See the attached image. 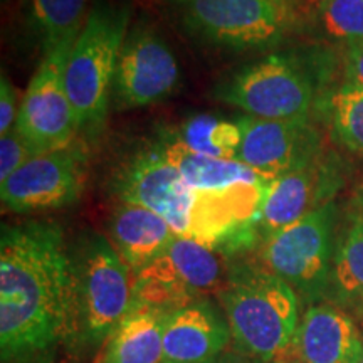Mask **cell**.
I'll return each instance as SVG.
<instances>
[{
  "label": "cell",
  "instance_id": "11",
  "mask_svg": "<svg viewBox=\"0 0 363 363\" xmlns=\"http://www.w3.org/2000/svg\"><path fill=\"white\" fill-rule=\"evenodd\" d=\"M84 180L86 153L72 143L33 157L2 182V206L16 214L71 206L83 192Z\"/></svg>",
  "mask_w": 363,
  "mask_h": 363
},
{
  "label": "cell",
  "instance_id": "22",
  "mask_svg": "<svg viewBox=\"0 0 363 363\" xmlns=\"http://www.w3.org/2000/svg\"><path fill=\"white\" fill-rule=\"evenodd\" d=\"M170 133L192 152L224 160H238L242 142L239 121H227L212 115L189 118Z\"/></svg>",
  "mask_w": 363,
  "mask_h": 363
},
{
  "label": "cell",
  "instance_id": "20",
  "mask_svg": "<svg viewBox=\"0 0 363 363\" xmlns=\"http://www.w3.org/2000/svg\"><path fill=\"white\" fill-rule=\"evenodd\" d=\"M167 313L131 305L104 343L99 363H162Z\"/></svg>",
  "mask_w": 363,
  "mask_h": 363
},
{
  "label": "cell",
  "instance_id": "16",
  "mask_svg": "<svg viewBox=\"0 0 363 363\" xmlns=\"http://www.w3.org/2000/svg\"><path fill=\"white\" fill-rule=\"evenodd\" d=\"M230 347V328L217 299H199L167 315L162 363H212Z\"/></svg>",
  "mask_w": 363,
  "mask_h": 363
},
{
  "label": "cell",
  "instance_id": "2",
  "mask_svg": "<svg viewBox=\"0 0 363 363\" xmlns=\"http://www.w3.org/2000/svg\"><path fill=\"white\" fill-rule=\"evenodd\" d=\"M217 301L225 313L233 348L271 363L293 362L301 303L289 284L259 261L229 262Z\"/></svg>",
  "mask_w": 363,
  "mask_h": 363
},
{
  "label": "cell",
  "instance_id": "6",
  "mask_svg": "<svg viewBox=\"0 0 363 363\" xmlns=\"http://www.w3.org/2000/svg\"><path fill=\"white\" fill-rule=\"evenodd\" d=\"M227 257L190 238H177L160 256L133 272V301L170 315L199 299L217 296L224 286Z\"/></svg>",
  "mask_w": 363,
  "mask_h": 363
},
{
  "label": "cell",
  "instance_id": "24",
  "mask_svg": "<svg viewBox=\"0 0 363 363\" xmlns=\"http://www.w3.org/2000/svg\"><path fill=\"white\" fill-rule=\"evenodd\" d=\"M328 120L333 138L363 157V89L350 83L340 86L330 96Z\"/></svg>",
  "mask_w": 363,
  "mask_h": 363
},
{
  "label": "cell",
  "instance_id": "17",
  "mask_svg": "<svg viewBox=\"0 0 363 363\" xmlns=\"http://www.w3.org/2000/svg\"><path fill=\"white\" fill-rule=\"evenodd\" d=\"M363 328L350 313L321 301L301 315L294 342L293 362L298 363H360Z\"/></svg>",
  "mask_w": 363,
  "mask_h": 363
},
{
  "label": "cell",
  "instance_id": "18",
  "mask_svg": "<svg viewBox=\"0 0 363 363\" xmlns=\"http://www.w3.org/2000/svg\"><path fill=\"white\" fill-rule=\"evenodd\" d=\"M108 230L113 247L133 272L160 256L177 238L165 219L128 202H118L113 208Z\"/></svg>",
  "mask_w": 363,
  "mask_h": 363
},
{
  "label": "cell",
  "instance_id": "27",
  "mask_svg": "<svg viewBox=\"0 0 363 363\" xmlns=\"http://www.w3.org/2000/svg\"><path fill=\"white\" fill-rule=\"evenodd\" d=\"M19 110L21 101L17 98L16 88H13L11 78L6 72H2V78H0V135L16 128Z\"/></svg>",
  "mask_w": 363,
  "mask_h": 363
},
{
  "label": "cell",
  "instance_id": "32",
  "mask_svg": "<svg viewBox=\"0 0 363 363\" xmlns=\"http://www.w3.org/2000/svg\"><path fill=\"white\" fill-rule=\"evenodd\" d=\"M289 363H298V362H289Z\"/></svg>",
  "mask_w": 363,
  "mask_h": 363
},
{
  "label": "cell",
  "instance_id": "1",
  "mask_svg": "<svg viewBox=\"0 0 363 363\" xmlns=\"http://www.w3.org/2000/svg\"><path fill=\"white\" fill-rule=\"evenodd\" d=\"M71 305L69 247L57 225H4L0 239L2 363H52Z\"/></svg>",
  "mask_w": 363,
  "mask_h": 363
},
{
  "label": "cell",
  "instance_id": "15",
  "mask_svg": "<svg viewBox=\"0 0 363 363\" xmlns=\"http://www.w3.org/2000/svg\"><path fill=\"white\" fill-rule=\"evenodd\" d=\"M338 185L337 170L330 169L320 158L271 180L257 225L259 242L333 201L331 197Z\"/></svg>",
  "mask_w": 363,
  "mask_h": 363
},
{
  "label": "cell",
  "instance_id": "26",
  "mask_svg": "<svg viewBox=\"0 0 363 363\" xmlns=\"http://www.w3.org/2000/svg\"><path fill=\"white\" fill-rule=\"evenodd\" d=\"M35 157L33 148L22 138L19 130L12 128L0 135V184Z\"/></svg>",
  "mask_w": 363,
  "mask_h": 363
},
{
  "label": "cell",
  "instance_id": "4",
  "mask_svg": "<svg viewBox=\"0 0 363 363\" xmlns=\"http://www.w3.org/2000/svg\"><path fill=\"white\" fill-rule=\"evenodd\" d=\"M128 17L125 7L94 6L67 57L66 91L79 131L86 135H96L106 120L118 56L128 35Z\"/></svg>",
  "mask_w": 363,
  "mask_h": 363
},
{
  "label": "cell",
  "instance_id": "21",
  "mask_svg": "<svg viewBox=\"0 0 363 363\" xmlns=\"http://www.w3.org/2000/svg\"><path fill=\"white\" fill-rule=\"evenodd\" d=\"M155 145L194 190H217L240 182L262 179L239 160L212 158L192 152L170 131L163 133Z\"/></svg>",
  "mask_w": 363,
  "mask_h": 363
},
{
  "label": "cell",
  "instance_id": "19",
  "mask_svg": "<svg viewBox=\"0 0 363 363\" xmlns=\"http://www.w3.org/2000/svg\"><path fill=\"white\" fill-rule=\"evenodd\" d=\"M326 301L363 323V216L355 211L338 229Z\"/></svg>",
  "mask_w": 363,
  "mask_h": 363
},
{
  "label": "cell",
  "instance_id": "28",
  "mask_svg": "<svg viewBox=\"0 0 363 363\" xmlns=\"http://www.w3.org/2000/svg\"><path fill=\"white\" fill-rule=\"evenodd\" d=\"M345 74H347V83L363 89V43L348 48Z\"/></svg>",
  "mask_w": 363,
  "mask_h": 363
},
{
  "label": "cell",
  "instance_id": "25",
  "mask_svg": "<svg viewBox=\"0 0 363 363\" xmlns=\"http://www.w3.org/2000/svg\"><path fill=\"white\" fill-rule=\"evenodd\" d=\"M318 11L331 38L347 48L363 43V0H320Z\"/></svg>",
  "mask_w": 363,
  "mask_h": 363
},
{
  "label": "cell",
  "instance_id": "33",
  "mask_svg": "<svg viewBox=\"0 0 363 363\" xmlns=\"http://www.w3.org/2000/svg\"><path fill=\"white\" fill-rule=\"evenodd\" d=\"M362 328H363V323H362Z\"/></svg>",
  "mask_w": 363,
  "mask_h": 363
},
{
  "label": "cell",
  "instance_id": "31",
  "mask_svg": "<svg viewBox=\"0 0 363 363\" xmlns=\"http://www.w3.org/2000/svg\"><path fill=\"white\" fill-rule=\"evenodd\" d=\"M360 363H363V353H362V358H360Z\"/></svg>",
  "mask_w": 363,
  "mask_h": 363
},
{
  "label": "cell",
  "instance_id": "12",
  "mask_svg": "<svg viewBox=\"0 0 363 363\" xmlns=\"http://www.w3.org/2000/svg\"><path fill=\"white\" fill-rule=\"evenodd\" d=\"M180 83L177 57L160 35L136 27L118 56L111 101L120 110L152 106L169 98Z\"/></svg>",
  "mask_w": 363,
  "mask_h": 363
},
{
  "label": "cell",
  "instance_id": "5",
  "mask_svg": "<svg viewBox=\"0 0 363 363\" xmlns=\"http://www.w3.org/2000/svg\"><path fill=\"white\" fill-rule=\"evenodd\" d=\"M337 224L338 208L331 201L259 242V262L291 286L301 306L326 301Z\"/></svg>",
  "mask_w": 363,
  "mask_h": 363
},
{
  "label": "cell",
  "instance_id": "14",
  "mask_svg": "<svg viewBox=\"0 0 363 363\" xmlns=\"http://www.w3.org/2000/svg\"><path fill=\"white\" fill-rule=\"evenodd\" d=\"M242 142L238 160L266 180L310 165L320 158V135L308 120H239Z\"/></svg>",
  "mask_w": 363,
  "mask_h": 363
},
{
  "label": "cell",
  "instance_id": "23",
  "mask_svg": "<svg viewBox=\"0 0 363 363\" xmlns=\"http://www.w3.org/2000/svg\"><path fill=\"white\" fill-rule=\"evenodd\" d=\"M89 0H29L30 24L44 51L76 39L88 21Z\"/></svg>",
  "mask_w": 363,
  "mask_h": 363
},
{
  "label": "cell",
  "instance_id": "10",
  "mask_svg": "<svg viewBox=\"0 0 363 363\" xmlns=\"http://www.w3.org/2000/svg\"><path fill=\"white\" fill-rule=\"evenodd\" d=\"M269 182L256 179L225 189L195 190L187 238L225 257L259 244L257 225Z\"/></svg>",
  "mask_w": 363,
  "mask_h": 363
},
{
  "label": "cell",
  "instance_id": "8",
  "mask_svg": "<svg viewBox=\"0 0 363 363\" xmlns=\"http://www.w3.org/2000/svg\"><path fill=\"white\" fill-rule=\"evenodd\" d=\"M216 96L252 118L308 120L313 88L294 62L272 54L242 67L217 86Z\"/></svg>",
  "mask_w": 363,
  "mask_h": 363
},
{
  "label": "cell",
  "instance_id": "3",
  "mask_svg": "<svg viewBox=\"0 0 363 363\" xmlns=\"http://www.w3.org/2000/svg\"><path fill=\"white\" fill-rule=\"evenodd\" d=\"M71 305L65 348L88 357L104 347L133 301L130 267L106 235L88 230L69 247Z\"/></svg>",
  "mask_w": 363,
  "mask_h": 363
},
{
  "label": "cell",
  "instance_id": "29",
  "mask_svg": "<svg viewBox=\"0 0 363 363\" xmlns=\"http://www.w3.org/2000/svg\"><path fill=\"white\" fill-rule=\"evenodd\" d=\"M212 363H271V362L251 357V355H247V353H242V352L235 350V348L230 347V348H227V350L222 353L220 357H217Z\"/></svg>",
  "mask_w": 363,
  "mask_h": 363
},
{
  "label": "cell",
  "instance_id": "30",
  "mask_svg": "<svg viewBox=\"0 0 363 363\" xmlns=\"http://www.w3.org/2000/svg\"><path fill=\"white\" fill-rule=\"evenodd\" d=\"M352 206H353V211L363 216V184L358 185L355 194H353Z\"/></svg>",
  "mask_w": 363,
  "mask_h": 363
},
{
  "label": "cell",
  "instance_id": "13",
  "mask_svg": "<svg viewBox=\"0 0 363 363\" xmlns=\"http://www.w3.org/2000/svg\"><path fill=\"white\" fill-rule=\"evenodd\" d=\"M113 185L118 201L155 212L169 222L177 235L187 238L195 190L185 184L157 145L126 162Z\"/></svg>",
  "mask_w": 363,
  "mask_h": 363
},
{
  "label": "cell",
  "instance_id": "9",
  "mask_svg": "<svg viewBox=\"0 0 363 363\" xmlns=\"http://www.w3.org/2000/svg\"><path fill=\"white\" fill-rule=\"evenodd\" d=\"M76 39L44 51L43 61L21 98L16 128L35 155L72 145L79 125L65 84V71Z\"/></svg>",
  "mask_w": 363,
  "mask_h": 363
},
{
  "label": "cell",
  "instance_id": "7",
  "mask_svg": "<svg viewBox=\"0 0 363 363\" xmlns=\"http://www.w3.org/2000/svg\"><path fill=\"white\" fill-rule=\"evenodd\" d=\"M180 7L194 33L233 49L276 45L294 19L289 0H180Z\"/></svg>",
  "mask_w": 363,
  "mask_h": 363
}]
</instances>
